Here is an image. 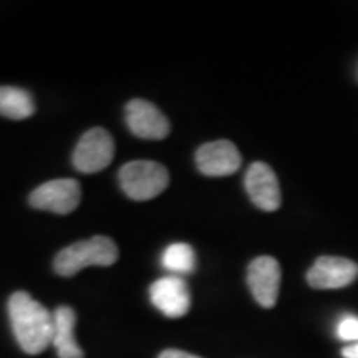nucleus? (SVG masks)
Returning <instances> with one entry per match:
<instances>
[{
	"label": "nucleus",
	"instance_id": "f257e3e1",
	"mask_svg": "<svg viewBox=\"0 0 358 358\" xmlns=\"http://www.w3.org/2000/svg\"><path fill=\"white\" fill-rule=\"evenodd\" d=\"M7 307L12 332L22 350L29 355H38L50 345L53 313L22 290L10 295Z\"/></svg>",
	"mask_w": 358,
	"mask_h": 358
},
{
	"label": "nucleus",
	"instance_id": "f03ea898",
	"mask_svg": "<svg viewBox=\"0 0 358 358\" xmlns=\"http://www.w3.org/2000/svg\"><path fill=\"white\" fill-rule=\"evenodd\" d=\"M118 261V245L106 236H95L92 239L62 249L53 261V268L58 275L71 277L90 266L108 267Z\"/></svg>",
	"mask_w": 358,
	"mask_h": 358
},
{
	"label": "nucleus",
	"instance_id": "7ed1b4c3",
	"mask_svg": "<svg viewBox=\"0 0 358 358\" xmlns=\"http://www.w3.org/2000/svg\"><path fill=\"white\" fill-rule=\"evenodd\" d=\"M120 186L133 201H150L169 186V173L156 161H129L118 173Z\"/></svg>",
	"mask_w": 358,
	"mask_h": 358
},
{
	"label": "nucleus",
	"instance_id": "20e7f679",
	"mask_svg": "<svg viewBox=\"0 0 358 358\" xmlns=\"http://www.w3.org/2000/svg\"><path fill=\"white\" fill-rule=\"evenodd\" d=\"M113 156L115 141L111 134L103 128H92L80 138L71 161L80 173L93 174L108 168Z\"/></svg>",
	"mask_w": 358,
	"mask_h": 358
},
{
	"label": "nucleus",
	"instance_id": "39448f33",
	"mask_svg": "<svg viewBox=\"0 0 358 358\" xmlns=\"http://www.w3.org/2000/svg\"><path fill=\"white\" fill-rule=\"evenodd\" d=\"M82 199V187L77 179H52L35 187L30 194V206L55 214H70L78 208Z\"/></svg>",
	"mask_w": 358,
	"mask_h": 358
},
{
	"label": "nucleus",
	"instance_id": "423d86ee",
	"mask_svg": "<svg viewBox=\"0 0 358 358\" xmlns=\"http://www.w3.org/2000/svg\"><path fill=\"white\" fill-rule=\"evenodd\" d=\"M124 118L129 131L141 140H164L171 131V124L163 111L141 98L128 103Z\"/></svg>",
	"mask_w": 358,
	"mask_h": 358
},
{
	"label": "nucleus",
	"instance_id": "0eeeda50",
	"mask_svg": "<svg viewBox=\"0 0 358 358\" xmlns=\"http://www.w3.org/2000/svg\"><path fill=\"white\" fill-rule=\"evenodd\" d=\"M358 277V266L350 259L322 256L308 268L307 282L312 289L330 290L348 287Z\"/></svg>",
	"mask_w": 358,
	"mask_h": 358
},
{
	"label": "nucleus",
	"instance_id": "6e6552de",
	"mask_svg": "<svg viewBox=\"0 0 358 358\" xmlns=\"http://www.w3.org/2000/svg\"><path fill=\"white\" fill-rule=\"evenodd\" d=\"M280 275L279 262L271 256L256 257L249 264L248 284L259 306L264 308L275 306L279 299Z\"/></svg>",
	"mask_w": 358,
	"mask_h": 358
},
{
	"label": "nucleus",
	"instance_id": "1a4fd4ad",
	"mask_svg": "<svg viewBox=\"0 0 358 358\" xmlns=\"http://www.w3.org/2000/svg\"><path fill=\"white\" fill-rule=\"evenodd\" d=\"M151 303L169 319H179L189 312L191 294L186 280L179 275H166L150 287Z\"/></svg>",
	"mask_w": 358,
	"mask_h": 358
},
{
	"label": "nucleus",
	"instance_id": "9d476101",
	"mask_svg": "<svg viewBox=\"0 0 358 358\" xmlns=\"http://www.w3.org/2000/svg\"><path fill=\"white\" fill-rule=\"evenodd\" d=\"M196 164L204 176L224 178L231 176L241 168L243 158L234 143L217 140L206 143L196 151Z\"/></svg>",
	"mask_w": 358,
	"mask_h": 358
},
{
	"label": "nucleus",
	"instance_id": "9b49d317",
	"mask_svg": "<svg viewBox=\"0 0 358 358\" xmlns=\"http://www.w3.org/2000/svg\"><path fill=\"white\" fill-rule=\"evenodd\" d=\"M245 191L250 201L262 211L272 213L280 208V186L275 173L266 163H252L245 173Z\"/></svg>",
	"mask_w": 358,
	"mask_h": 358
},
{
	"label": "nucleus",
	"instance_id": "f8f14e48",
	"mask_svg": "<svg viewBox=\"0 0 358 358\" xmlns=\"http://www.w3.org/2000/svg\"><path fill=\"white\" fill-rule=\"evenodd\" d=\"M77 313L69 306L58 307L53 312L52 345L55 347L58 358H83V350L75 338Z\"/></svg>",
	"mask_w": 358,
	"mask_h": 358
},
{
	"label": "nucleus",
	"instance_id": "ddd939ff",
	"mask_svg": "<svg viewBox=\"0 0 358 358\" xmlns=\"http://www.w3.org/2000/svg\"><path fill=\"white\" fill-rule=\"evenodd\" d=\"M35 113L32 95L19 87H0V115L8 120H25Z\"/></svg>",
	"mask_w": 358,
	"mask_h": 358
},
{
	"label": "nucleus",
	"instance_id": "4468645a",
	"mask_svg": "<svg viewBox=\"0 0 358 358\" xmlns=\"http://www.w3.org/2000/svg\"><path fill=\"white\" fill-rule=\"evenodd\" d=\"M161 266L171 272V275H185L191 274L196 268V252L189 244L174 243L169 244L163 250L161 256Z\"/></svg>",
	"mask_w": 358,
	"mask_h": 358
},
{
	"label": "nucleus",
	"instance_id": "2eb2a0df",
	"mask_svg": "<svg viewBox=\"0 0 358 358\" xmlns=\"http://www.w3.org/2000/svg\"><path fill=\"white\" fill-rule=\"evenodd\" d=\"M337 335L340 340H345V342H358V317H343V319L338 322Z\"/></svg>",
	"mask_w": 358,
	"mask_h": 358
},
{
	"label": "nucleus",
	"instance_id": "dca6fc26",
	"mask_svg": "<svg viewBox=\"0 0 358 358\" xmlns=\"http://www.w3.org/2000/svg\"><path fill=\"white\" fill-rule=\"evenodd\" d=\"M159 358H201V357H196V355H192V353H187L185 350H176V348H169V350L161 352Z\"/></svg>",
	"mask_w": 358,
	"mask_h": 358
},
{
	"label": "nucleus",
	"instance_id": "f3484780",
	"mask_svg": "<svg viewBox=\"0 0 358 358\" xmlns=\"http://www.w3.org/2000/svg\"><path fill=\"white\" fill-rule=\"evenodd\" d=\"M342 357L343 358H358V342L352 343V345L343 348Z\"/></svg>",
	"mask_w": 358,
	"mask_h": 358
}]
</instances>
